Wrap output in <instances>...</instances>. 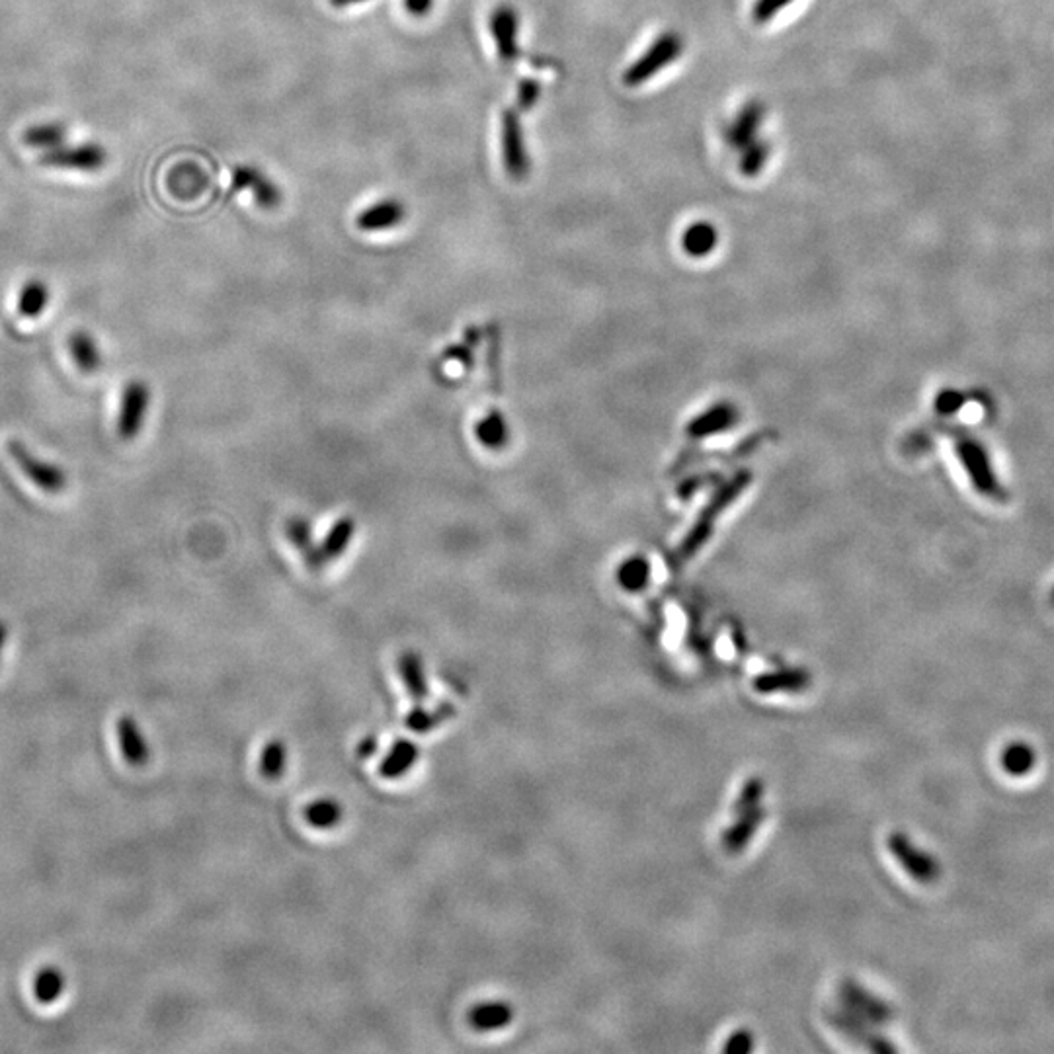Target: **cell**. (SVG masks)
<instances>
[{
  "label": "cell",
  "instance_id": "cell-1",
  "mask_svg": "<svg viewBox=\"0 0 1054 1054\" xmlns=\"http://www.w3.org/2000/svg\"><path fill=\"white\" fill-rule=\"evenodd\" d=\"M953 444H955V451L959 455V461L963 463V467H965L973 487L976 488V492L986 496L988 500L1006 502L1008 500V490L1004 488V485L1000 483V479L996 477V471L992 467V461H990V455H988L986 447L982 446L971 434L963 432V430H957L953 434Z\"/></svg>",
  "mask_w": 1054,
  "mask_h": 1054
},
{
  "label": "cell",
  "instance_id": "cell-2",
  "mask_svg": "<svg viewBox=\"0 0 1054 1054\" xmlns=\"http://www.w3.org/2000/svg\"><path fill=\"white\" fill-rule=\"evenodd\" d=\"M887 848L891 850L894 859L900 863V867L918 883L932 885L941 877L939 861H935L930 853L920 850L912 840L902 832H892L887 838Z\"/></svg>",
  "mask_w": 1054,
  "mask_h": 1054
},
{
  "label": "cell",
  "instance_id": "cell-3",
  "mask_svg": "<svg viewBox=\"0 0 1054 1054\" xmlns=\"http://www.w3.org/2000/svg\"><path fill=\"white\" fill-rule=\"evenodd\" d=\"M6 449L10 457L16 461V465L24 471V475L41 490L49 494H59L67 487V475L57 465L47 463L40 459L36 453H32L26 444L20 440H8Z\"/></svg>",
  "mask_w": 1054,
  "mask_h": 1054
},
{
  "label": "cell",
  "instance_id": "cell-4",
  "mask_svg": "<svg viewBox=\"0 0 1054 1054\" xmlns=\"http://www.w3.org/2000/svg\"><path fill=\"white\" fill-rule=\"evenodd\" d=\"M682 53V41L674 34L662 36L654 41L643 57H639L623 75V82L633 88L641 82H647L658 75L666 65L674 63Z\"/></svg>",
  "mask_w": 1054,
  "mask_h": 1054
},
{
  "label": "cell",
  "instance_id": "cell-5",
  "mask_svg": "<svg viewBox=\"0 0 1054 1054\" xmlns=\"http://www.w3.org/2000/svg\"><path fill=\"white\" fill-rule=\"evenodd\" d=\"M490 34H492V40L498 51V59L504 65L516 63L520 57V45H518L520 14L512 4L502 2L492 10Z\"/></svg>",
  "mask_w": 1054,
  "mask_h": 1054
},
{
  "label": "cell",
  "instance_id": "cell-6",
  "mask_svg": "<svg viewBox=\"0 0 1054 1054\" xmlns=\"http://www.w3.org/2000/svg\"><path fill=\"white\" fill-rule=\"evenodd\" d=\"M500 135H502V157H504L506 172L514 180H524L529 172V157H527L520 112L516 108H510L502 114V133Z\"/></svg>",
  "mask_w": 1054,
  "mask_h": 1054
},
{
  "label": "cell",
  "instance_id": "cell-7",
  "mask_svg": "<svg viewBox=\"0 0 1054 1054\" xmlns=\"http://www.w3.org/2000/svg\"><path fill=\"white\" fill-rule=\"evenodd\" d=\"M151 403V391L145 381L133 379L123 389L122 406H120V420H118V432L123 440H133L139 436L147 410Z\"/></svg>",
  "mask_w": 1054,
  "mask_h": 1054
},
{
  "label": "cell",
  "instance_id": "cell-8",
  "mask_svg": "<svg viewBox=\"0 0 1054 1054\" xmlns=\"http://www.w3.org/2000/svg\"><path fill=\"white\" fill-rule=\"evenodd\" d=\"M40 164L49 168L94 172L106 164V151L100 145H81L71 149L55 147L41 155Z\"/></svg>",
  "mask_w": 1054,
  "mask_h": 1054
},
{
  "label": "cell",
  "instance_id": "cell-9",
  "mask_svg": "<svg viewBox=\"0 0 1054 1054\" xmlns=\"http://www.w3.org/2000/svg\"><path fill=\"white\" fill-rule=\"evenodd\" d=\"M840 998L848 1006L846 1010L850 1014L857 1015V1017H861L865 1021L885 1023L892 1017V1010L889 1004H885L877 996H871L863 986L855 984L852 980L842 982Z\"/></svg>",
  "mask_w": 1054,
  "mask_h": 1054
},
{
  "label": "cell",
  "instance_id": "cell-10",
  "mask_svg": "<svg viewBox=\"0 0 1054 1054\" xmlns=\"http://www.w3.org/2000/svg\"><path fill=\"white\" fill-rule=\"evenodd\" d=\"M826 1019L836 1031H840L842 1035H846L853 1041L861 1043L869 1051H875V1053H896L894 1045L887 1043L875 1031H871V1027L865 1023V1019H861L857 1015L844 1014V1012H828Z\"/></svg>",
  "mask_w": 1054,
  "mask_h": 1054
},
{
  "label": "cell",
  "instance_id": "cell-11",
  "mask_svg": "<svg viewBox=\"0 0 1054 1054\" xmlns=\"http://www.w3.org/2000/svg\"><path fill=\"white\" fill-rule=\"evenodd\" d=\"M233 190H250L256 203L264 209H274L282 203L278 186L254 166H237L233 172Z\"/></svg>",
  "mask_w": 1054,
  "mask_h": 1054
},
{
  "label": "cell",
  "instance_id": "cell-12",
  "mask_svg": "<svg viewBox=\"0 0 1054 1054\" xmlns=\"http://www.w3.org/2000/svg\"><path fill=\"white\" fill-rule=\"evenodd\" d=\"M116 732L123 760L133 768L145 766L151 758V750L139 723L131 715H122L116 723Z\"/></svg>",
  "mask_w": 1054,
  "mask_h": 1054
},
{
  "label": "cell",
  "instance_id": "cell-13",
  "mask_svg": "<svg viewBox=\"0 0 1054 1054\" xmlns=\"http://www.w3.org/2000/svg\"><path fill=\"white\" fill-rule=\"evenodd\" d=\"M768 816V811L760 807L752 809V811L744 812V814H738L736 822H732V826L727 828V832L723 834V850L729 853V855H738V853L744 852L748 848V844L754 840L756 832L760 830V826L764 824Z\"/></svg>",
  "mask_w": 1054,
  "mask_h": 1054
},
{
  "label": "cell",
  "instance_id": "cell-14",
  "mask_svg": "<svg viewBox=\"0 0 1054 1054\" xmlns=\"http://www.w3.org/2000/svg\"><path fill=\"white\" fill-rule=\"evenodd\" d=\"M406 217V209L399 200H383L365 207L356 217L358 229L365 233H381L397 227Z\"/></svg>",
  "mask_w": 1054,
  "mask_h": 1054
},
{
  "label": "cell",
  "instance_id": "cell-15",
  "mask_svg": "<svg viewBox=\"0 0 1054 1054\" xmlns=\"http://www.w3.org/2000/svg\"><path fill=\"white\" fill-rule=\"evenodd\" d=\"M746 481H748V477L742 475V477H738L734 483H730L729 487L725 488V490H721V492L717 494V498L707 506L705 514L701 516V520L697 522V526L693 527V531L688 535V539H686V543H684V547H682V557H690L691 553H693V551L705 541V537H707V533H709V527H711L713 518H715V516H717V514L729 504L730 500H732L736 494H738V490L746 485Z\"/></svg>",
  "mask_w": 1054,
  "mask_h": 1054
},
{
  "label": "cell",
  "instance_id": "cell-16",
  "mask_svg": "<svg viewBox=\"0 0 1054 1054\" xmlns=\"http://www.w3.org/2000/svg\"><path fill=\"white\" fill-rule=\"evenodd\" d=\"M287 537L291 541V545L303 555L307 567L315 572H319L321 568L325 567V561L321 557V549L315 545L313 541V529L307 518L303 516H293L287 520Z\"/></svg>",
  "mask_w": 1054,
  "mask_h": 1054
},
{
  "label": "cell",
  "instance_id": "cell-17",
  "mask_svg": "<svg viewBox=\"0 0 1054 1054\" xmlns=\"http://www.w3.org/2000/svg\"><path fill=\"white\" fill-rule=\"evenodd\" d=\"M514 1019V1008L506 1000H488L477 1004L471 1014L469 1021L473 1029L477 1031H498L512 1023Z\"/></svg>",
  "mask_w": 1054,
  "mask_h": 1054
},
{
  "label": "cell",
  "instance_id": "cell-18",
  "mask_svg": "<svg viewBox=\"0 0 1054 1054\" xmlns=\"http://www.w3.org/2000/svg\"><path fill=\"white\" fill-rule=\"evenodd\" d=\"M418 756H420V750L412 740L399 738L393 744V748L387 752V756L383 758L379 766V775L383 779H401L418 762Z\"/></svg>",
  "mask_w": 1054,
  "mask_h": 1054
},
{
  "label": "cell",
  "instance_id": "cell-19",
  "mask_svg": "<svg viewBox=\"0 0 1054 1054\" xmlns=\"http://www.w3.org/2000/svg\"><path fill=\"white\" fill-rule=\"evenodd\" d=\"M811 684V674L807 670H779L762 674L754 680V690L762 695H771L779 691H803Z\"/></svg>",
  "mask_w": 1054,
  "mask_h": 1054
},
{
  "label": "cell",
  "instance_id": "cell-20",
  "mask_svg": "<svg viewBox=\"0 0 1054 1054\" xmlns=\"http://www.w3.org/2000/svg\"><path fill=\"white\" fill-rule=\"evenodd\" d=\"M475 436H477L479 444L485 449H490V451H500V449L508 446V442H510V428H508V422H506L502 410L490 408L487 414L477 422Z\"/></svg>",
  "mask_w": 1054,
  "mask_h": 1054
},
{
  "label": "cell",
  "instance_id": "cell-21",
  "mask_svg": "<svg viewBox=\"0 0 1054 1054\" xmlns=\"http://www.w3.org/2000/svg\"><path fill=\"white\" fill-rule=\"evenodd\" d=\"M356 529L358 524L352 516H342L334 522V526L330 527V531L326 533L325 541L321 543V557L326 563H332L336 559H340L346 549L350 547L354 535H356Z\"/></svg>",
  "mask_w": 1054,
  "mask_h": 1054
},
{
  "label": "cell",
  "instance_id": "cell-22",
  "mask_svg": "<svg viewBox=\"0 0 1054 1054\" xmlns=\"http://www.w3.org/2000/svg\"><path fill=\"white\" fill-rule=\"evenodd\" d=\"M399 672H401V678L405 682L406 690L410 693V697L418 703H424L430 695V688H428V680H426V670H424V662L422 658L412 652V650H406L401 654L399 658Z\"/></svg>",
  "mask_w": 1054,
  "mask_h": 1054
},
{
  "label": "cell",
  "instance_id": "cell-23",
  "mask_svg": "<svg viewBox=\"0 0 1054 1054\" xmlns=\"http://www.w3.org/2000/svg\"><path fill=\"white\" fill-rule=\"evenodd\" d=\"M69 348H71L75 364L79 365L82 373H96L100 369L102 365L100 348L90 332L75 330L69 338Z\"/></svg>",
  "mask_w": 1054,
  "mask_h": 1054
},
{
  "label": "cell",
  "instance_id": "cell-24",
  "mask_svg": "<svg viewBox=\"0 0 1054 1054\" xmlns=\"http://www.w3.org/2000/svg\"><path fill=\"white\" fill-rule=\"evenodd\" d=\"M453 715H455V707L451 703H442L434 711H428L424 707H414L406 715V727L414 730V732L426 734V732H430V730L440 727L442 723L449 721Z\"/></svg>",
  "mask_w": 1054,
  "mask_h": 1054
},
{
  "label": "cell",
  "instance_id": "cell-25",
  "mask_svg": "<svg viewBox=\"0 0 1054 1054\" xmlns=\"http://www.w3.org/2000/svg\"><path fill=\"white\" fill-rule=\"evenodd\" d=\"M65 990V974L57 967H43L34 978V996L41 1004H51Z\"/></svg>",
  "mask_w": 1054,
  "mask_h": 1054
},
{
  "label": "cell",
  "instance_id": "cell-26",
  "mask_svg": "<svg viewBox=\"0 0 1054 1054\" xmlns=\"http://www.w3.org/2000/svg\"><path fill=\"white\" fill-rule=\"evenodd\" d=\"M47 303H49V287L41 280H30L20 293L18 311L26 319H36L45 311Z\"/></svg>",
  "mask_w": 1054,
  "mask_h": 1054
},
{
  "label": "cell",
  "instance_id": "cell-27",
  "mask_svg": "<svg viewBox=\"0 0 1054 1054\" xmlns=\"http://www.w3.org/2000/svg\"><path fill=\"white\" fill-rule=\"evenodd\" d=\"M340 818H342V807L336 799H330V797L317 799L305 809V820L313 828H319V830H328V828L338 826Z\"/></svg>",
  "mask_w": 1054,
  "mask_h": 1054
},
{
  "label": "cell",
  "instance_id": "cell-28",
  "mask_svg": "<svg viewBox=\"0 0 1054 1054\" xmlns=\"http://www.w3.org/2000/svg\"><path fill=\"white\" fill-rule=\"evenodd\" d=\"M1035 762H1037V754L1035 750L1025 744V742H1015L1010 744L1004 754H1002V766L1004 770L1008 771L1010 775H1017V777H1023L1027 775L1029 771L1035 768Z\"/></svg>",
  "mask_w": 1054,
  "mask_h": 1054
},
{
  "label": "cell",
  "instance_id": "cell-29",
  "mask_svg": "<svg viewBox=\"0 0 1054 1054\" xmlns=\"http://www.w3.org/2000/svg\"><path fill=\"white\" fill-rule=\"evenodd\" d=\"M285 766H287V748L284 742L270 740L260 754V773L266 779L276 781L284 775Z\"/></svg>",
  "mask_w": 1054,
  "mask_h": 1054
},
{
  "label": "cell",
  "instance_id": "cell-30",
  "mask_svg": "<svg viewBox=\"0 0 1054 1054\" xmlns=\"http://www.w3.org/2000/svg\"><path fill=\"white\" fill-rule=\"evenodd\" d=\"M65 141V129L57 123H49V125H36V127H30L26 129L24 133V143L28 147H36V149H55V147H61V143Z\"/></svg>",
  "mask_w": 1054,
  "mask_h": 1054
},
{
  "label": "cell",
  "instance_id": "cell-31",
  "mask_svg": "<svg viewBox=\"0 0 1054 1054\" xmlns=\"http://www.w3.org/2000/svg\"><path fill=\"white\" fill-rule=\"evenodd\" d=\"M682 241H684L686 252H690L691 256H701V254H707L715 246L717 233L707 223H695L684 233Z\"/></svg>",
  "mask_w": 1054,
  "mask_h": 1054
},
{
  "label": "cell",
  "instance_id": "cell-32",
  "mask_svg": "<svg viewBox=\"0 0 1054 1054\" xmlns=\"http://www.w3.org/2000/svg\"><path fill=\"white\" fill-rule=\"evenodd\" d=\"M764 793H766V783L760 779V777H750L744 781L734 805H732V814H744V812L752 811L756 807L762 805V799H764Z\"/></svg>",
  "mask_w": 1054,
  "mask_h": 1054
},
{
  "label": "cell",
  "instance_id": "cell-33",
  "mask_svg": "<svg viewBox=\"0 0 1054 1054\" xmlns=\"http://www.w3.org/2000/svg\"><path fill=\"white\" fill-rule=\"evenodd\" d=\"M479 340H481V330H479L477 326H469V328L465 330V338H463V342L453 344V346L447 348V360H455V362L465 365L467 369H471V365H473V354H475V348H477Z\"/></svg>",
  "mask_w": 1054,
  "mask_h": 1054
},
{
  "label": "cell",
  "instance_id": "cell-34",
  "mask_svg": "<svg viewBox=\"0 0 1054 1054\" xmlns=\"http://www.w3.org/2000/svg\"><path fill=\"white\" fill-rule=\"evenodd\" d=\"M649 578V565L641 559H631L619 570V582L627 590H641Z\"/></svg>",
  "mask_w": 1054,
  "mask_h": 1054
},
{
  "label": "cell",
  "instance_id": "cell-35",
  "mask_svg": "<svg viewBox=\"0 0 1054 1054\" xmlns=\"http://www.w3.org/2000/svg\"><path fill=\"white\" fill-rule=\"evenodd\" d=\"M730 420H732V414H730L729 408H717V410L701 416L697 422H693L691 432L697 434V436L719 432V430L729 426Z\"/></svg>",
  "mask_w": 1054,
  "mask_h": 1054
},
{
  "label": "cell",
  "instance_id": "cell-36",
  "mask_svg": "<svg viewBox=\"0 0 1054 1054\" xmlns=\"http://www.w3.org/2000/svg\"><path fill=\"white\" fill-rule=\"evenodd\" d=\"M793 0H754L752 2V20L756 26H768Z\"/></svg>",
  "mask_w": 1054,
  "mask_h": 1054
},
{
  "label": "cell",
  "instance_id": "cell-37",
  "mask_svg": "<svg viewBox=\"0 0 1054 1054\" xmlns=\"http://www.w3.org/2000/svg\"><path fill=\"white\" fill-rule=\"evenodd\" d=\"M539 94H541V86L539 82L533 81V79H524L518 86V94H516V110L518 112H529L537 100H539Z\"/></svg>",
  "mask_w": 1054,
  "mask_h": 1054
},
{
  "label": "cell",
  "instance_id": "cell-38",
  "mask_svg": "<svg viewBox=\"0 0 1054 1054\" xmlns=\"http://www.w3.org/2000/svg\"><path fill=\"white\" fill-rule=\"evenodd\" d=\"M750 1051H754V1035L748 1029L734 1031L723 1047V1053L744 1054Z\"/></svg>",
  "mask_w": 1054,
  "mask_h": 1054
},
{
  "label": "cell",
  "instance_id": "cell-39",
  "mask_svg": "<svg viewBox=\"0 0 1054 1054\" xmlns=\"http://www.w3.org/2000/svg\"><path fill=\"white\" fill-rule=\"evenodd\" d=\"M965 395L959 393V391H943L937 399H935V410L943 416H951L955 414L957 410H961V406L965 405Z\"/></svg>",
  "mask_w": 1054,
  "mask_h": 1054
},
{
  "label": "cell",
  "instance_id": "cell-40",
  "mask_svg": "<svg viewBox=\"0 0 1054 1054\" xmlns=\"http://www.w3.org/2000/svg\"><path fill=\"white\" fill-rule=\"evenodd\" d=\"M403 2H405L406 12L416 18L428 16L434 6V0H403Z\"/></svg>",
  "mask_w": 1054,
  "mask_h": 1054
},
{
  "label": "cell",
  "instance_id": "cell-41",
  "mask_svg": "<svg viewBox=\"0 0 1054 1054\" xmlns=\"http://www.w3.org/2000/svg\"><path fill=\"white\" fill-rule=\"evenodd\" d=\"M375 750H377V740L371 738V736L365 738L364 742H360V748H358L360 756H364V758H369Z\"/></svg>",
  "mask_w": 1054,
  "mask_h": 1054
},
{
  "label": "cell",
  "instance_id": "cell-42",
  "mask_svg": "<svg viewBox=\"0 0 1054 1054\" xmlns=\"http://www.w3.org/2000/svg\"><path fill=\"white\" fill-rule=\"evenodd\" d=\"M358 2H365V0H330V4L336 6V8H346V6H352V4H358Z\"/></svg>",
  "mask_w": 1054,
  "mask_h": 1054
},
{
  "label": "cell",
  "instance_id": "cell-43",
  "mask_svg": "<svg viewBox=\"0 0 1054 1054\" xmlns=\"http://www.w3.org/2000/svg\"><path fill=\"white\" fill-rule=\"evenodd\" d=\"M6 637H8V631H6V625L0 621V654L4 649V643H6Z\"/></svg>",
  "mask_w": 1054,
  "mask_h": 1054
},
{
  "label": "cell",
  "instance_id": "cell-44",
  "mask_svg": "<svg viewBox=\"0 0 1054 1054\" xmlns=\"http://www.w3.org/2000/svg\"><path fill=\"white\" fill-rule=\"evenodd\" d=\"M1051 602H1053V606H1054V588H1053V592H1051Z\"/></svg>",
  "mask_w": 1054,
  "mask_h": 1054
}]
</instances>
